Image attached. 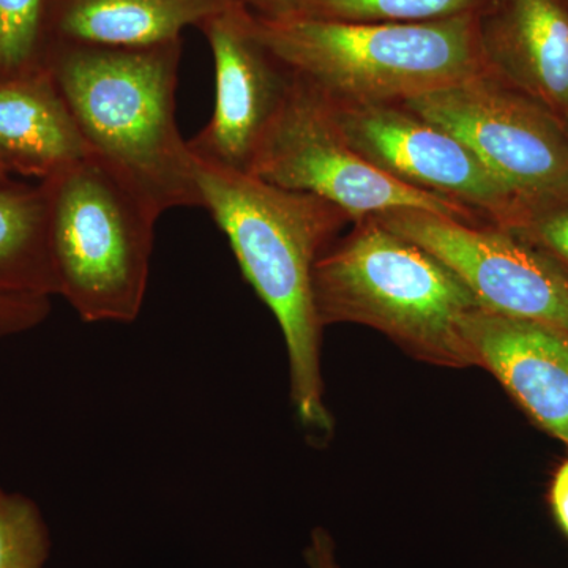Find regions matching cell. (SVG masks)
<instances>
[{"instance_id":"cell-1","label":"cell","mask_w":568,"mask_h":568,"mask_svg":"<svg viewBox=\"0 0 568 568\" xmlns=\"http://www.w3.org/2000/svg\"><path fill=\"white\" fill-rule=\"evenodd\" d=\"M196 181L201 207L211 212L246 282L282 328L298 420L312 435L327 437L334 422L324 402L323 325L313 302V268L349 216L315 194L197 159Z\"/></svg>"},{"instance_id":"cell-2","label":"cell","mask_w":568,"mask_h":568,"mask_svg":"<svg viewBox=\"0 0 568 568\" xmlns=\"http://www.w3.org/2000/svg\"><path fill=\"white\" fill-rule=\"evenodd\" d=\"M179 40L149 48L52 44L50 70L93 155L160 215L201 207L196 159L175 115Z\"/></svg>"},{"instance_id":"cell-3","label":"cell","mask_w":568,"mask_h":568,"mask_svg":"<svg viewBox=\"0 0 568 568\" xmlns=\"http://www.w3.org/2000/svg\"><path fill=\"white\" fill-rule=\"evenodd\" d=\"M252 29L284 69L332 102L405 103L495 73L478 13L379 24L252 11Z\"/></svg>"},{"instance_id":"cell-4","label":"cell","mask_w":568,"mask_h":568,"mask_svg":"<svg viewBox=\"0 0 568 568\" xmlns=\"http://www.w3.org/2000/svg\"><path fill=\"white\" fill-rule=\"evenodd\" d=\"M317 320L368 325L420 361L473 366L462 320L480 302L447 265L375 219L332 245L313 268Z\"/></svg>"},{"instance_id":"cell-5","label":"cell","mask_w":568,"mask_h":568,"mask_svg":"<svg viewBox=\"0 0 568 568\" xmlns=\"http://www.w3.org/2000/svg\"><path fill=\"white\" fill-rule=\"evenodd\" d=\"M41 183L59 297L84 323L136 321L162 215L92 152Z\"/></svg>"},{"instance_id":"cell-6","label":"cell","mask_w":568,"mask_h":568,"mask_svg":"<svg viewBox=\"0 0 568 568\" xmlns=\"http://www.w3.org/2000/svg\"><path fill=\"white\" fill-rule=\"evenodd\" d=\"M246 173L315 194L354 222L413 209L478 224L477 213L465 205L396 181L369 163L346 140L327 99L293 74Z\"/></svg>"},{"instance_id":"cell-7","label":"cell","mask_w":568,"mask_h":568,"mask_svg":"<svg viewBox=\"0 0 568 568\" xmlns=\"http://www.w3.org/2000/svg\"><path fill=\"white\" fill-rule=\"evenodd\" d=\"M402 104L457 138L484 163L518 205L523 226L568 205L566 122L497 74Z\"/></svg>"},{"instance_id":"cell-8","label":"cell","mask_w":568,"mask_h":568,"mask_svg":"<svg viewBox=\"0 0 568 568\" xmlns=\"http://www.w3.org/2000/svg\"><path fill=\"white\" fill-rule=\"evenodd\" d=\"M372 219L447 265L488 312L568 331V275L510 231L413 209Z\"/></svg>"},{"instance_id":"cell-9","label":"cell","mask_w":568,"mask_h":568,"mask_svg":"<svg viewBox=\"0 0 568 568\" xmlns=\"http://www.w3.org/2000/svg\"><path fill=\"white\" fill-rule=\"evenodd\" d=\"M327 102L355 151L396 181L465 205L500 230L525 224L518 205L484 163L405 104Z\"/></svg>"},{"instance_id":"cell-10","label":"cell","mask_w":568,"mask_h":568,"mask_svg":"<svg viewBox=\"0 0 568 568\" xmlns=\"http://www.w3.org/2000/svg\"><path fill=\"white\" fill-rule=\"evenodd\" d=\"M215 59V110L193 140L197 160L248 171L254 151L282 103L291 73L252 29V11L230 0L203 22Z\"/></svg>"},{"instance_id":"cell-11","label":"cell","mask_w":568,"mask_h":568,"mask_svg":"<svg viewBox=\"0 0 568 568\" xmlns=\"http://www.w3.org/2000/svg\"><path fill=\"white\" fill-rule=\"evenodd\" d=\"M473 366L487 369L549 435L568 446V331L488 312L462 320Z\"/></svg>"},{"instance_id":"cell-12","label":"cell","mask_w":568,"mask_h":568,"mask_svg":"<svg viewBox=\"0 0 568 568\" xmlns=\"http://www.w3.org/2000/svg\"><path fill=\"white\" fill-rule=\"evenodd\" d=\"M478 22L495 74L566 121L568 0H488Z\"/></svg>"},{"instance_id":"cell-13","label":"cell","mask_w":568,"mask_h":568,"mask_svg":"<svg viewBox=\"0 0 568 568\" xmlns=\"http://www.w3.org/2000/svg\"><path fill=\"white\" fill-rule=\"evenodd\" d=\"M89 153L50 70L0 77V162L13 178L43 182Z\"/></svg>"},{"instance_id":"cell-14","label":"cell","mask_w":568,"mask_h":568,"mask_svg":"<svg viewBox=\"0 0 568 568\" xmlns=\"http://www.w3.org/2000/svg\"><path fill=\"white\" fill-rule=\"evenodd\" d=\"M230 0H52L54 44L149 48L179 40ZM52 47V44H51Z\"/></svg>"},{"instance_id":"cell-15","label":"cell","mask_w":568,"mask_h":568,"mask_svg":"<svg viewBox=\"0 0 568 568\" xmlns=\"http://www.w3.org/2000/svg\"><path fill=\"white\" fill-rule=\"evenodd\" d=\"M0 295L59 297L43 183H0Z\"/></svg>"},{"instance_id":"cell-16","label":"cell","mask_w":568,"mask_h":568,"mask_svg":"<svg viewBox=\"0 0 568 568\" xmlns=\"http://www.w3.org/2000/svg\"><path fill=\"white\" fill-rule=\"evenodd\" d=\"M488 0H302L304 17L342 22H426L480 13Z\"/></svg>"},{"instance_id":"cell-17","label":"cell","mask_w":568,"mask_h":568,"mask_svg":"<svg viewBox=\"0 0 568 568\" xmlns=\"http://www.w3.org/2000/svg\"><path fill=\"white\" fill-rule=\"evenodd\" d=\"M52 0H0V77L47 69Z\"/></svg>"},{"instance_id":"cell-18","label":"cell","mask_w":568,"mask_h":568,"mask_svg":"<svg viewBox=\"0 0 568 568\" xmlns=\"http://www.w3.org/2000/svg\"><path fill=\"white\" fill-rule=\"evenodd\" d=\"M51 534L31 497L0 488V568H47Z\"/></svg>"},{"instance_id":"cell-19","label":"cell","mask_w":568,"mask_h":568,"mask_svg":"<svg viewBox=\"0 0 568 568\" xmlns=\"http://www.w3.org/2000/svg\"><path fill=\"white\" fill-rule=\"evenodd\" d=\"M510 233L545 254L568 275V205L544 213Z\"/></svg>"},{"instance_id":"cell-20","label":"cell","mask_w":568,"mask_h":568,"mask_svg":"<svg viewBox=\"0 0 568 568\" xmlns=\"http://www.w3.org/2000/svg\"><path fill=\"white\" fill-rule=\"evenodd\" d=\"M50 298L3 297L0 295V338L24 334L51 315Z\"/></svg>"},{"instance_id":"cell-21","label":"cell","mask_w":568,"mask_h":568,"mask_svg":"<svg viewBox=\"0 0 568 568\" xmlns=\"http://www.w3.org/2000/svg\"><path fill=\"white\" fill-rule=\"evenodd\" d=\"M304 556L308 568H342L336 560L334 538L324 528L312 530Z\"/></svg>"},{"instance_id":"cell-22","label":"cell","mask_w":568,"mask_h":568,"mask_svg":"<svg viewBox=\"0 0 568 568\" xmlns=\"http://www.w3.org/2000/svg\"><path fill=\"white\" fill-rule=\"evenodd\" d=\"M549 503L559 528L568 537V459L560 465L549 489Z\"/></svg>"},{"instance_id":"cell-23","label":"cell","mask_w":568,"mask_h":568,"mask_svg":"<svg viewBox=\"0 0 568 568\" xmlns=\"http://www.w3.org/2000/svg\"><path fill=\"white\" fill-rule=\"evenodd\" d=\"M257 17L290 18L302 14V0H235Z\"/></svg>"},{"instance_id":"cell-24","label":"cell","mask_w":568,"mask_h":568,"mask_svg":"<svg viewBox=\"0 0 568 568\" xmlns=\"http://www.w3.org/2000/svg\"><path fill=\"white\" fill-rule=\"evenodd\" d=\"M10 179H14L13 175L10 174V171L7 170L6 164L0 162V183L10 181Z\"/></svg>"},{"instance_id":"cell-25","label":"cell","mask_w":568,"mask_h":568,"mask_svg":"<svg viewBox=\"0 0 568 568\" xmlns=\"http://www.w3.org/2000/svg\"><path fill=\"white\" fill-rule=\"evenodd\" d=\"M564 122H566V125H567V129H568V114H567L566 121H564Z\"/></svg>"}]
</instances>
